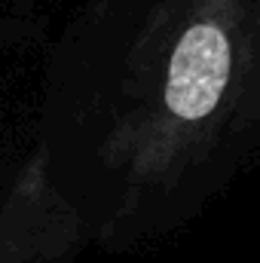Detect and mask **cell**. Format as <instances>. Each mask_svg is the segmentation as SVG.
<instances>
[{"label": "cell", "mask_w": 260, "mask_h": 263, "mask_svg": "<svg viewBox=\"0 0 260 263\" xmlns=\"http://www.w3.org/2000/svg\"><path fill=\"white\" fill-rule=\"evenodd\" d=\"M248 9L251 0H190L162 62L107 135V165L132 184H159L205 156L248 89Z\"/></svg>", "instance_id": "cell-1"}, {"label": "cell", "mask_w": 260, "mask_h": 263, "mask_svg": "<svg viewBox=\"0 0 260 263\" xmlns=\"http://www.w3.org/2000/svg\"><path fill=\"white\" fill-rule=\"evenodd\" d=\"M80 236V220L46 172L40 150L18 175L0 214V260L37 263L65 254Z\"/></svg>", "instance_id": "cell-2"}]
</instances>
